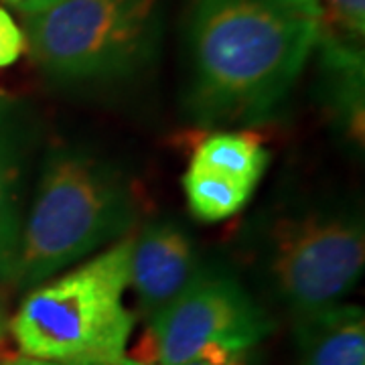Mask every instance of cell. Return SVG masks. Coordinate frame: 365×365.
<instances>
[{"label":"cell","instance_id":"1","mask_svg":"<svg viewBox=\"0 0 365 365\" xmlns=\"http://www.w3.org/2000/svg\"><path fill=\"white\" fill-rule=\"evenodd\" d=\"M323 33L321 0H191L187 47L195 116L207 124L268 118Z\"/></svg>","mask_w":365,"mask_h":365},{"label":"cell","instance_id":"2","mask_svg":"<svg viewBox=\"0 0 365 365\" xmlns=\"http://www.w3.org/2000/svg\"><path fill=\"white\" fill-rule=\"evenodd\" d=\"M136 215L126 177L79 148L47 158L19 235L9 280L37 287L130 230Z\"/></svg>","mask_w":365,"mask_h":365},{"label":"cell","instance_id":"3","mask_svg":"<svg viewBox=\"0 0 365 365\" xmlns=\"http://www.w3.org/2000/svg\"><path fill=\"white\" fill-rule=\"evenodd\" d=\"M130 240L35 288L13 319L25 357L61 365H120L134 317L124 307L130 284Z\"/></svg>","mask_w":365,"mask_h":365},{"label":"cell","instance_id":"4","mask_svg":"<svg viewBox=\"0 0 365 365\" xmlns=\"http://www.w3.org/2000/svg\"><path fill=\"white\" fill-rule=\"evenodd\" d=\"M25 43L63 83L130 76L157 51L160 0H61L25 16Z\"/></svg>","mask_w":365,"mask_h":365},{"label":"cell","instance_id":"5","mask_svg":"<svg viewBox=\"0 0 365 365\" xmlns=\"http://www.w3.org/2000/svg\"><path fill=\"white\" fill-rule=\"evenodd\" d=\"M364 264V223L341 211L280 222L266 252L274 292L297 314L339 304L361 278Z\"/></svg>","mask_w":365,"mask_h":365},{"label":"cell","instance_id":"6","mask_svg":"<svg viewBox=\"0 0 365 365\" xmlns=\"http://www.w3.org/2000/svg\"><path fill=\"white\" fill-rule=\"evenodd\" d=\"M272 331V319L232 274L201 268L195 280L150 319L157 365H181L205 349L246 353Z\"/></svg>","mask_w":365,"mask_h":365},{"label":"cell","instance_id":"7","mask_svg":"<svg viewBox=\"0 0 365 365\" xmlns=\"http://www.w3.org/2000/svg\"><path fill=\"white\" fill-rule=\"evenodd\" d=\"M199 270L195 244L177 223H150L138 237H132L130 284L148 319L165 311Z\"/></svg>","mask_w":365,"mask_h":365},{"label":"cell","instance_id":"8","mask_svg":"<svg viewBox=\"0 0 365 365\" xmlns=\"http://www.w3.org/2000/svg\"><path fill=\"white\" fill-rule=\"evenodd\" d=\"M300 365H365L364 309L333 304L299 314Z\"/></svg>","mask_w":365,"mask_h":365},{"label":"cell","instance_id":"9","mask_svg":"<svg viewBox=\"0 0 365 365\" xmlns=\"http://www.w3.org/2000/svg\"><path fill=\"white\" fill-rule=\"evenodd\" d=\"M25 132L16 106L0 96V278L9 280L23 227L21 185Z\"/></svg>","mask_w":365,"mask_h":365},{"label":"cell","instance_id":"10","mask_svg":"<svg viewBox=\"0 0 365 365\" xmlns=\"http://www.w3.org/2000/svg\"><path fill=\"white\" fill-rule=\"evenodd\" d=\"M268 153L256 138L240 132H220L199 144L191 167L256 187L268 167Z\"/></svg>","mask_w":365,"mask_h":365},{"label":"cell","instance_id":"11","mask_svg":"<svg viewBox=\"0 0 365 365\" xmlns=\"http://www.w3.org/2000/svg\"><path fill=\"white\" fill-rule=\"evenodd\" d=\"M189 207L203 222H222L246 205L252 187L205 169L189 167L182 177Z\"/></svg>","mask_w":365,"mask_h":365},{"label":"cell","instance_id":"12","mask_svg":"<svg viewBox=\"0 0 365 365\" xmlns=\"http://www.w3.org/2000/svg\"><path fill=\"white\" fill-rule=\"evenodd\" d=\"M321 2H325L323 11L327 9L329 21L339 26L353 43L364 39L365 0H321Z\"/></svg>","mask_w":365,"mask_h":365},{"label":"cell","instance_id":"13","mask_svg":"<svg viewBox=\"0 0 365 365\" xmlns=\"http://www.w3.org/2000/svg\"><path fill=\"white\" fill-rule=\"evenodd\" d=\"M26 43L23 31L16 26L13 16L0 9V67L13 66L23 55Z\"/></svg>","mask_w":365,"mask_h":365},{"label":"cell","instance_id":"14","mask_svg":"<svg viewBox=\"0 0 365 365\" xmlns=\"http://www.w3.org/2000/svg\"><path fill=\"white\" fill-rule=\"evenodd\" d=\"M246 353H237V351H225V349H205L201 351L197 357L185 361L181 365H246V359H244Z\"/></svg>","mask_w":365,"mask_h":365},{"label":"cell","instance_id":"15","mask_svg":"<svg viewBox=\"0 0 365 365\" xmlns=\"http://www.w3.org/2000/svg\"><path fill=\"white\" fill-rule=\"evenodd\" d=\"M57 2H61V0H21V13L25 14H35L41 13V11H45V9H49L53 4H57Z\"/></svg>","mask_w":365,"mask_h":365},{"label":"cell","instance_id":"16","mask_svg":"<svg viewBox=\"0 0 365 365\" xmlns=\"http://www.w3.org/2000/svg\"><path fill=\"white\" fill-rule=\"evenodd\" d=\"M124 364V361H122ZM120 364V365H122ZM2 365H61V364H53V361H41V359H33V357H14V359H9Z\"/></svg>","mask_w":365,"mask_h":365},{"label":"cell","instance_id":"17","mask_svg":"<svg viewBox=\"0 0 365 365\" xmlns=\"http://www.w3.org/2000/svg\"><path fill=\"white\" fill-rule=\"evenodd\" d=\"M4 329H6V319H4V309H2V304H0V339H2V335H4Z\"/></svg>","mask_w":365,"mask_h":365},{"label":"cell","instance_id":"18","mask_svg":"<svg viewBox=\"0 0 365 365\" xmlns=\"http://www.w3.org/2000/svg\"><path fill=\"white\" fill-rule=\"evenodd\" d=\"M122 365H143V364H136V361H126V359H124V364Z\"/></svg>","mask_w":365,"mask_h":365},{"label":"cell","instance_id":"19","mask_svg":"<svg viewBox=\"0 0 365 365\" xmlns=\"http://www.w3.org/2000/svg\"><path fill=\"white\" fill-rule=\"evenodd\" d=\"M9 2H21V0H9Z\"/></svg>","mask_w":365,"mask_h":365}]
</instances>
